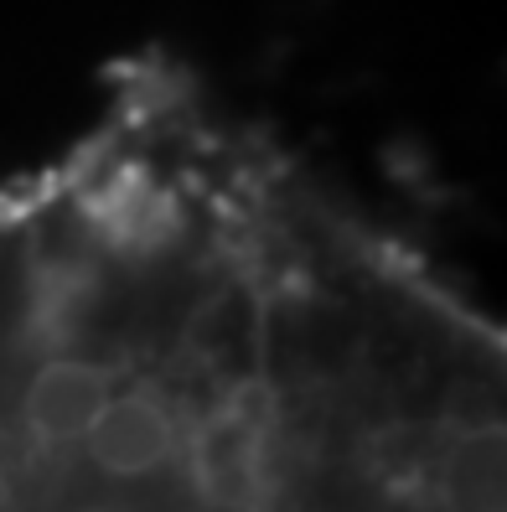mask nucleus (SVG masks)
<instances>
[{
  "mask_svg": "<svg viewBox=\"0 0 507 512\" xmlns=\"http://www.w3.org/2000/svg\"><path fill=\"white\" fill-rule=\"evenodd\" d=\"M0 512H88L47 326L6 223H0Z\"/></svg>",
  "mask_w": 507,
  "mask_h": 512,
  "instance_id": "obj_1",
  "label": "nucleus"
}]
</instances>
